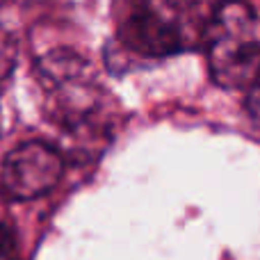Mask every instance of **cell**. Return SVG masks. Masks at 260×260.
I'll return each mask as SVG.
<instances>
[{
	"label": "cell",
	"mask_w": 260,
	"mask_h": 260,
	"mask_svg": "<svg viewBox=\"0 0 260 260\" xmlns=\"http://www.w3.org/2000/svg\"><path fill=\"white\" fill-rule=\"evenodd\" d=\"M112 23L121 50L162 59L203 44L208 12L199 0H112Z\"/></svg>",
	"instance_id": "cell-1"
},
{
	"label": "cell",
	"mask_w": 260,
	"mask_h": 260,
	"mask_svg": "<svg viewBox=\"0 0 260 260\" xmlns=\"http://www.w3.org/2000/svg\"><path fill=\"white\" fill-rule=\"evenodd\" d=\"M203 48L212 80L247 89L260 73V21L247 0H219L208 12Z\"/></svg>",
	"instance_id": "cell-2"
},
{
	"label": "cell",
	"mask_w": 260,
	"mask_h": 260,
	"mask_svg": "<svg viewBox=\"0 0 260 260\" xmlns=\"http://www.w3.org/2000/svg\"><path fill=\"white\" fill-rule=\"evenodd\" d=\"M16 258V235L14 229L5 221H0V260Z\"/></svg>",
	"instance_id": "cell-5"
},
{
	"label": "cell",
	"mask_w": 260,
	"mask_h": 260,
	"mask_svg": "<svg viewBox=\"0 0 260 260\" xmlns=\"http://www.w3.org/2000/svg\"><path fill=\"white\" fill-rule=\"evenodd\" d=\"M12 69H14L12 46H9L5 39H0V91H3L5 82L9 80V73H12Z\"/></svg>",
	"instance_id": "cell-7"
},
{
	"label": "cell",
	"mask_w": 260,
	"mask_h": 260,
	"mask_svg": "<svg viewBox=\"0 0 260 260\" xmlns=\"http://www.w3.org/2000/svg\"><path fill=\"white\" fill-rule=\"evenodd\" d=\"M5 3H7V0H0V7H3V5H5Z\"/></svg>",
	"instance_id": "cell-8"
},
{
	"label": "cell",
	"mask_w": 260,
	"mask_h": 260,
	"mask_svg": "<svg viewBox=\"0 0 260 260\" xmlns=\"http://www.w3.org/2000/svg\"><path fill=\"white\" fill-rule=\"evenodd\" d=\"M64 157L46 142H25L7 153L0 169V192L9 201L44 197L62 180Z\"/></svg>",
	"instance_id": "cell-3"
},
{
	"label": "cell",
	"mask_w": 260,
	"mask_h": 260,
	"mask_svg": "<svg viewBox=\"0 0 260 260\" xmlns=\"http://www.w3.org/2000/svg\"><path fill=\"white\" fill-rule=\"evenodd\" d=\"M44 80L48 89V101L53 103L55 121H62L69 128L87 123L101 108L96 99V87L87 78L82 62L73 55H50L44 64Z\"/></svg>",
	"instance_id": "cell-4"
},
{
	"label": "cell",
	"mask_w": 260,
	"mask_h": 260,
	"mask_svg": "<svg viewBox=\"0 0 260 260\" xmlns=\"http://www.w3.org/2000/svg\"><path fill=\"white\" fill-rule=\"evenodd\" d=\"M247 112L251 121L260 128V73L258 78L247 87Z\"/></svg>",
	"instance_id": "cell-6"
}]
</instances>
